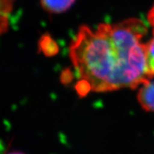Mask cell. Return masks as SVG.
<instances>
[{"mask_svg":"<svg viewBox=\"0 0 154 154\" xmlns=\"http://www.w3.org/2000/svg\"><path fill=\"white\" fill-rule=\"evenodd\" d=\"M146 24L138 18L94 29L82 26L69 48L78 91L135 89L152 78L146 59Z\"/></svg>","mask_w":154,"mask_h":154,"instance_id":"cell-1","label":"cell"},{"mask_svg":"<svg viewBox=\"0 0 154 154\" xmlns=\"http://www.w3.org/2000/svg\"><path fill=\"white\" fill-rule=\"evenodd\" d=\"M14 0H0V35L7 32Z\"/></svg>","mask_w":154,"mask_h":154,"instance_id":"cell-4","label":"cell"},{"mask_svg":"<svg viewBox=\"0 0 154 154\" xmlns=\"http://www.w3.org/2000/svg\"><path fill=\"white\" fill-rule=\"evenodd\" d=\"M146 59L150 75L154 77V28L152 37L146 43Z\"/></svg>","mask_w":154,"mask_h":154,"instance_id":"cell-5","label":"cell"},{"mask_svg":"<svg viewBox=\"0 0 154 154\" xmlns=\"http://www.w3.org/2000/svg\"><path fill=\"white\" fill-rule=\"evenodd\" d=\"M6 154H24L21 152H19V151H12V152H10Z\"/></svg>","mask_w":154,"mask_h":154,"instance_id":"cell-7","label":"cell"},{"mask_svg":"<svg viewBox=\"0 0 154 154\" xmlns=\"http://www.w3.org/2000/svg\"><path fill=\"white\" fill-rule=\"evenodd\" d=\"M148 20L149 24H151L154 27V5L150 9L149 12L148 14Z\"/></svg>","mask_w":154,"mask_h":154,"instance_id":"cell-6","label":"cell"},{"mask_svg":"<svg viewBox=\"0 0 154 154\" xmlns=\"http://www.w3.org/2000/svg\"><path fill=\"white\" fill-rule=\"evenodd\" d=\"M138 101L146 111L154 112V79L153 77L138 87Z\"/></svg>","mask_w":154,"mask_h":154,"instance_id":"cell-2","label":"cell"},{"mask_svg":"<svg viewBox=\"0 0 154 154\" xmlns=\"http://www.w3.org/2000/svg\"><path fill=\"white\" fill-rule=\"evenodd\" d=\"M75 0H40L43 10L51 14H61L70 9Z\"/></svg>","mask_w":154,"mask_h":154,"instance_id":"cell-3","label":"cell"}]
</instances>
